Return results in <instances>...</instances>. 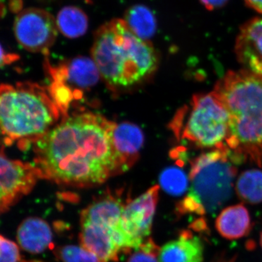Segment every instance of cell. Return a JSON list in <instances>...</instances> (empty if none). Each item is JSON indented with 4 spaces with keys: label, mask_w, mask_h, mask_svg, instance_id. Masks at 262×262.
I'll return each instance as SVG.
<instances>
[{
    "label": "cell",
    "mask_w": 262,
    "mask_h": 262,
    "mask_svg": "<svg viewBox=\"0 0 262 262\" xmlns=\"http://www.w3.org/2000/svg\"><path fill=\"white\" fill-rule=\"evenodd\" d=\"M115 123L98 114L66 117L33 144L39 177L62 185L93 187L120 173Z\"/></svg>",
    "instance_id": "obj_1"
},
{
    "label": "cell",
    "mask_w": 262,
    "mask_h": 262,
    "mask_svg": "<svg viewBox=\"0 0 262 262\" xmlns=\"http://www.w3.org/2000/svg\"><path fill=\"white\" fill-rule=\"evenodd\" d=\"M213 93L229 115L225 144L239 163L262 166V76L251 71H229Z\"/></svg>",
    "instance_id": "obj_2"
},
{
    "label": "cell",
    "mask_w": 262,
    "mask_h": 262,
    "mask_svg": "<svg viewBox=\"0 0 262 262\" xmlns=\"http://www.w3.org/2000/svg\"><path fill=\"white\" fill-rule=\"evenodd\" d=\"M92 59L110 85L139 83L158 68V54L149 41L135 35L123 19H113L96 31Z\"/></svg>",
    "instance_id": "obj_3"
},
{
    "label": "cell",
    "mask_w": 262,
    "mask_h": 262,
    "mask_svg": "<svg viewBox=\"0 0 262 262\" xmlns=\"http://www.w3.org/2000/svg\"><path fill=\"white\" fill-rule=\"evenodd\" d=\"M61 113L38 84H0V145L28 149L56 125Z\"/></svg>",
    "instance_id": "obj_4"
},
{
    "label": "cell",
    "mask_w": 262,
    "mask_h": 262,
    "mask_svg": "<svg viewBox=\"0 0 262 262\" xmlns=\"http://www.w3.org/2000/svg\"><path fill=\"white\" fill-rule=\"evenodd\" d=\"M236 157L226 144L203 153L191 164L189 193L178 203L179 214L213 213L232 196Z\"/></svg>",
    "instance_id": "obj_5"
},
{
    "label": "cell",
    "mask_w": 262,
    "mask_h": 262,
    "mask_svg": "<svg viewBox=\"0 0 262 262\" xmlns=\"http://www.w3.org/2000/svg\"><path fill=\"white\" fill-rule=\"evenodd\" d=\"M170 127L179 140L198 148L220 147L228 136V113L213 91L196 94L176 114Z\"/></svg>",
    "instance_id": "obj_6"
},
{
    "label": "cell",
    "mask_w": 262,
    "mask_h": 262,
    "mask_svg": "<svg viewBox=\"0 0 262 262\" xmlns=\"http://www.w3.org/2000/svg\"><path fill=\"white\" fill-rule=\"evenodd\" d=\"M13 29L22 48L46 56L58 35L56 18L40 8H27L20 12L15 18Z\"/></svg>",
    "instance_id": "obj_7"
},
{
    "label": "cell",
    "mask_w": 262,
    "mask_h": 262,
    "mask_svg": "<svg viewBox=\"0 0 262 262\" xmlns=\"http://www.w3.org/2000/svg\"><path fill=\"white\" fill-rule=\"evenodd\" d=\"M40 179L33 164L10 159L0 152V215L28 194Z\"/></svg>",
    "instance_id": "obj_8"
},
{
    "label": "cell",
    "mask_w": 262,
    "mask_h": 262,
    "mask_svg": "<svg viewBox=\"0 0 262 262\" xmlns=\"http://www.w3.org/2000/svg\"><path fill=\"white\" fill-rule=\"evenodd\" d=\"M159 186H154L134 201L127 202L121 218V228L130 251L137 249L151 233Z\"/></svg>",
    "instance_id": "obj_9"
},
{
    "label": "cell",
    "mask_w": 262,
    "mask_h": 262,
    "mask_svg": "<svg viewBox=\"0 0 262 262\" xmlns=\"http://www.w3.org/2000/svg\"><path fill=\"white\" fill-rule=\"evenodd\" d=\"M126 206L120 196L107 193L94 200L81 213V225H89L113 234L124 252L130 251L122 232L121 218Z\"/></svg>",
    "instance_id": "obj_10"
},
{
    "label": "cell",
    "mask_w": 262,
    "mask_h": 262,
    "mask_svg": "<svg viewBox=\"0 0 262 262\" xmlns=\"http://www.w3.org/2000/svg\"><path fill=\"white\" fill-rule=\"evenodd\" d=\"M46 64L53 81L70 89V85L82 90L92 87L101 75L94 60L87 57H77L63 62L56 67H51L49 62Z\"/></svg>",
    "instance_id": "obj_11"
},
{
    "label": "cell",
    "mask_w": 262,
    "mask_h": 262,
    "mask_svg": "<svg viewBox=\"0 0 262 262\" xmlns=\"http://www.w3.org/2000/svg\"><path fill=\"white\" fill-rule=\"evenodd\" d=\"M235 53L246 70L262 76V18H253L241 27Z\"/></svg>",
    "instance_id": "obj_12"
},
{
    "label": "cell",
    "mask_w": 262,
    "mask_h": 262,
    "mask_svg": "<svg viewBox=\"0 0 262 262\" xmlns=\"http://www.w3.org/2000/svg\"><path fill=\"white\" fill-rule=\"evenodd\" d=\"M113 143L120 165V172L126 171L135 163L144 143L141 129L134 124H115Z\"/></svg>",
    "instance_id": "obj_13"
},
{
    "label": "cell",
    "mask_w": 262,
    "mask_h": 262,
    "mask_svg": "<svg viewBox=\"0 0 262 262\" xmlns=\"http://www.w3.org/2000/svg\"><path fill=\"white\" fill-rule=\"evenodd\" d=\"M17 241L22 249L34 254L53 247L51 227L39 217H28L20 224Z\"/></svg>",
    "instance_id": "obj_14"
},
{
    "label": "cell",
    "mask_w": 262,
    "mask_h": 262,
    "mask_svg": "<svg viewBox=\"0 0 262 262\" xmlns=\"http://www.w3.org/2000/svg\"><path fill=\"white\" fill-rule=\"evenodd\" d=\"M203 246L199 237L184 231L175 241L160 248L159 262H203Z\"/></svg>",
    "instance_id": "obj_15"
},
{
    "label": "cell",
    "mask_w": 262,
    "mask_h": 262,
    "mask_svg": "<svg viewBox=\"0 0 262 262\" xmlns=\"http://www.w3.org/2000/svg\"><path fill=\"white\" fill-rule=\"evenodd\" d=\"M215 227L219 233L226 239L245 237L252 228L247 208L241 204L225 208L217 217Z\"/></svg>",
    "instance_id": "obj_16"
},
{
    "label": "cell",
    "mask_w": 262,
    "mask_h": 262,
    "mask_svg": "<svg viewBox=\"0 0 262 262\" xmlns=\"http://www.w3.org/2000/svg\"><path fill=\"white\" fill-rule=\"evenodd\" d=\"M123 20L131 32L144 40L149 41L156 33V18L145 5L130 7L125 12Z\"/></svg>",
    "instance_id": "obj_17"
},
{
    "label": "cell",
    "mask_w": 262,
    "mask_h": 262,
    "mask_svg": "<svg viewBox=\"0 0 262 262\" xmlns=\"http://www.w3.org/2000/svg\"><path fill=\"white\" fill-rule=\"evenodd\" d=\"M56 22L58 32L70 39L82 37L89 27L87 14L76 6L63 7L58 12Z\"/></svg>",
    "instance_id": "obj_18"
},
{
    "label": "cell",
    "mask_w": 262,
    "mask_h": 262,
    "mask_svg": "<svg viewBox=\"0 0 262 262\" xmlns=\"http://www.w3.org/2000/svg\"><path fill=\"white\" fill-rule=\"evenodd\" d=\"M236 192L242 201L250 204L262 202V171L250 170L239 176L236 184Z\"/></svg>",
    "instance_id": "obj_19"
},
{
    "label": "cell",
    "mask_w": 262,
    "mask_h": 262,
    "mask_svg": "<svg viewBox=\"0 0 262 262\" xmlns=\"http://www.w3.org/2000/svg\"><path fill=\"white\" fill-rule=\"evenodd\" d=\"M160 182L165 192L175 196L184 194L189 185L186 173L176 167L165 169L160 176Z\"/></svg>",
    "instance_id": "obj_20"
},
{
    "label": "cell",
    "mask_w": 262,
    "mask_h": 262,
    "mask_svg": "<svg viewBox=\"0 0 262 262\" xmlns=\"http://www.w3.org/2000/svg\"><path fill=\"white\" fill-rule=\"evenodd\" d=\"M55 255L61 262H105L82 246H61L56 250Z\"/></svg>",
    "instance_id": "obj_21"
},
{
    "label": "cell",
    "mask_w": 262,
    "mask_h": 262,
    "mask_svg": "<svg viewBox=\"0 0 262 262\" xmlns=\"http://www.w3.org/2000/svg\"><path fill=\"white\" fill-rule=\"evenodd\" d=\"M160 249L152 239H146L137 249L134 250L127 262H159Z\"/></svg>",
    "instance_id": "obj_22"
},
{
    "label": "cell",
    "mask_w": 262,
    "mask_h": 262,
    "mask_svg": "<svg viewBox=\"0 0 262 262\" xmlns=\"http://www.w3.org/2000/svg\"><path fill=\"white\" fill-rule=\"evenodd\" d=\"M18 245L0 234V262H20Z\"/></svg>",
    "instance_id": "obj_23"
},
{
    "label": "cell",
    "mask_w": 262,
    "mask_h": 262,
    "mask_svg": "<svg viewBox=\"0 0 262 262\" xmlns=\"http://www.w3.org/2000/svg\"><path fill=\"white\" fill-rule=\"evenodd\" d=\"M18 56L15 53H9L5 51L0 44V68L5 66L10 65L18 61Z\"/></svg>",
    "instance_id": "obj_24"
},
{
    "label": "cell",
    "mask_w": 262,
    "mask_h": 262,
    "mask_svg": "<svg viewBox=\"0 0 262 262\" xmlns=\"http://www.w3.org/2000/svg\"><path fill=\"white\" fill-rule=\"evenodd\" d=\"M202 5L208 10L219 9L225 6L229 0H199Z\"/></svg>",
    "instance_id": "obj_25"
},
{
    "label": "cell",
    "mask_w": 262,
    "mask_h": 262,
    "mask_svg": "<svg viewBox=\"0 0 262 262\" xmlns=\"http://www.w3.org/2000/svg\"><path fill=\"white\" fill-rule=\"evenodd\" d=\"M250 8L262 14V0H244Z\"/></svg>",
    "instance_id": "obj_26"
},
{
    "label": "cell",
    "mask_w": 262,
    "mask_h": 262,
    "mask_svg": "<svg viewBox=\"0 0 262 262\" xmlns=\"http://www.w3.org/2000/svg\"><path fill=\"white\" fill-rule=\"evenodd\" d=\"M260 244H261V246L262 248V232L261 234V237H260Z\"/></svg>",
    "instance_id": "obj_27"
},
{
    "label": "cell",
    "mask_w": 262,
    "mask_h": 262,
    "mask_svg": "<svg viewBox=\"0 0 262 262\" xmlns=\"http://www.w3.org/2000/svg\"><path fill=\"white\" fill-rule=\"evenodd\" d=\"M20 262H42V261H21Z\"/></svg>",
    "instance_id": "obj_28"
}]
</instances>
